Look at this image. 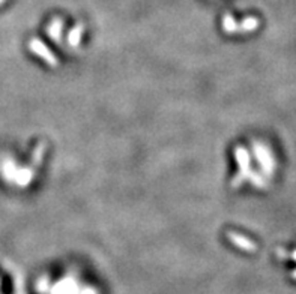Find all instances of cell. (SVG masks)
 I'll use <instances>...</instances> for the list:
<instances>
[{"mask_svg":"<svg viewBox=\"0 0 296 294\" xmlns=\"http://www.w3.org/2000/svg\"><path fill=\"white\" fill-rule=\"evenodd\" d=\"M235 156H236L237 164H239L240 173H239V176H236L233 179L232 186H233V188H239L245 179H250V176H251L250 153L247 152V149H244V147H237L236 150H235Z\"/></svg>","mask_w":296,"mask_h":294,"instance_id":"6da1fadb","label":"cell"},{"mask_svg":"<svg viewBox=\"0 0 296 294\" xmlns=\"http://www.w3.org/2000/svg\"><path fill=\"white\" fill-rule=\"evenodd\" d=\"M254 153H256L257 161L260 164V167L265 170V174L271 176L274 168H275V162H274V158L271 155L269 149L265 147L263 144L260 143H254Z\"/></svg>","mask_w":296,"mask_h":294,"instance_id":"7a4b0ae2","label":"cell"},{"mask_svg":"<svg viewBox=\"0 0 296 294\" xmlns=\"http://www.w3.org/2000/svg\"><path fill=\"white\" fill-rule=\"evenodd\" d=\"M29 48L32 50V53H35L36 56H40L41 59L44 60L45 63H48L50 66H58V59L54 57V54L50 51V48L47 45H44L40 40H32L29 42Z\"/></svg>","mask_w":296,"mask_h":294,"instance_id":"3957f363","label":"cell"},{"mask_svg":"<svg viewBox=\"0 0 296 294\" xmlns=\"http://www.w3.org/2000/svg\"><path fill=\"white\" fill-rule=\"evenodd\" d=\"M229 239H230V242L237 246L239 249H242V251H248V252H254L256 251V243L253 242V240H250L248 237H245V236L242 234H237V233H229Z\"/></svg>","mask_w":296,"mask_h":294,"instance_id":"277c9868","label":"cell"},{"mask_svg":"<svg viewBox=\"0 0 296 294\" xmlns=\"http://www.w3.org/2000/svg\"><path fill=\"white\" fill-rule=\"evenodd\" d=\"M258 27V20L254 17H248L242 21L240 24H237V32L239 33H248V32H253Z\"/></svg>","mask_w":296,"mask_h":294,"instance_id":"5b68a950","label":"cell"},{"mask_svg":"<svg viewBox=\"0 0 296 294\" xmlns=\"http://www.w3.org/2000/svg\"><path fill=\"white\" fill-rule=\"evenodd\" d=\"M14 177L20 186H27L29 182L33 179V170L32 168H23V170H18Z\"/></svg>","mask_w":296,"mask_h":294,"instance_id":"8992f818","label":"cell"},{"mask_svg":"<svg viewBox=\"0 0 296 294\" xmlns=\"http://www.w3.org/2000/svg\"><path fill=\"white\" fill-rule=\"evenodd\" d=\"M62 27H63V21L60 18H54V20L50 23L47 32L50 35V38H53L54 41H59L60 33H62Z\"/></svg>","mask_w":296,"mask_h":294,"instance_id":"52a82bcc","label":"cell"},{"mask_svg":"<svg viewBox=\"0 0 296 294\" xmlns=\"http://www.w3.org/2000/svg\"><path fill=\"white\" fill-rule=\"evenodd\" d=\"M83 32H84V26H83V24H77V26H76V27L69 32L68 42H69V45H71V47H79Z\"/></svg>","mask_w":296,"mask_h":294,"instance_id":"ba28073f","label":"cell"},{"mask_svg":"<svg viewBox=\"0 0 296 294\" xmlns=\"http://www.w3.org/2000/svg\"><path fill=\"white\" fill-rule=\"evenodd\" d=\"M223 30L226 33H237V23L232 15H224L223 18Z\"/></svg>","mask_w":296,"mask_h":294,"instance_id":"9c48e42d","label":"cell"},{"mask_svg":"<svg viewBox=\"0 0 296 294\" xmlns=\"http://www.w3.org/2000/svg\"><path fill=\"white\" fill-rule=\"evenodd\" d=\"M45 150H47V144H45V143H41L40 146L35 149V152H33L32 158H33V162H35L36 165H38V164H41V161H42V156H44Z\"/></svg>","mask_w":296,"mask_h":294,"instance_id":"30bf717a","label":"cell"},{"mask_svg":"<svg viewBox=\"0 0 296 294\" xmlns=\"http://www.w3.org/2000/svg\"><path fill=\"white\" fill-rule=\"evenodd\" d=\"M251 180L254 182V185H256L257 188H265L266 185H265V180H263V177L260 176V174H256V173H251Z\"/></svg>","mask_w":296,"mask_h":294,"instance_id":"8fae6325","label":"cell"},{"mask_svg":"<svg viewBox=\"0 0 296 294\" xmlns=\"http://www.w3.org/2000/svg\"><path fill=\"white\" fill-rule=\"evenodd\" d=\"M293 260H296V251H295V252H293Z\"/></svg>","mask_w":296,"mask_h":294,"instance_id":"7c38bea8","label":"cell"},{"mask_svg":"<svg viewBox=\"0 0 296 294\" xmlns=\"http://www.w3.org/2000/svg\"><path fill=\"white\" fill-rule=\"evenodd\" d=\"M3 2H5V0H0V5H2V3H3Z\"/></svg>","mask_w":296,"mask_h":294,"instance_id":"4fadbf2b","label":"cell"},{"mask_svg":"<svg viewBox=\"0 0 296 294\" xmlns=\"http://www.w3.org/2000/svg\"><path fill=\"white\" fill-rule=\"evenodd\" d=\"M293 276H295V278H296V272H295V273H293Z\"/></svg>","mask_w":296,"mask_h":294,"instance_id":"5bb4252c","label":"cell"}]
</instances>
